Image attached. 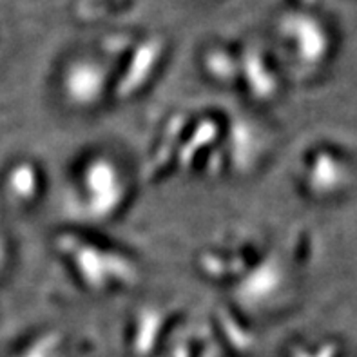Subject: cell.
Segmentation results:
<instances>
[{"label": "cell", "instance_id": "obj_1", "mask_svg": "<svg viewBox=\"0 0 357 357\" xmlns=\"http://www.w3.org/2000/svg\"><path fill=\"white\" fill-rule=\"evenodd\" d=\"M78 205L89 218H111L126 202V178L114 162L93 158L82 171L78 181Z\"/></svg>", "mask_w": 357, "mask_h": 357}, {"label": "cell", "instance_id": "obj_2", "mask_svg": "<svg viewBox=\"0 0 357 357\" xmlns=\"http://www.w3.org/2000/svg\"><path fill=\"white\" fill-rule=\"evenodd\" d=\"M36 189H38V174L31 163H15L6 172L4 192L11 204L27 205L36 198Z\"/></svg>", "mask_w": 357, "mask_h": 357}, {"label": "cell", "instance_id": "obj_3", "mask_svg": "<svg viewBox=\"0 0 357 357\" xmlns=\"http://www.w3.org/2000/svg\"><path fill=\"white\" fill-rule=\"evenodd\" d=\"M54 356V341L40 340V343L31 344L29 349H24V352L18 357H50Z\"/></svg>", "mask_w": 357, "mask_h": 357}, {"label": "cell", "instance_id": "obj_4", "mask_svg": "<svg viewBox=\"0 0 357 357\" xmlns=\"http://www.w3.org/2000/svg\"><path fill=\"white\" fill-rule=\"evenodd\" d=\"M8 243H6V240L0 236V274L4 272L6 268V263H8Z\"/></svg>", "mask_w": 357, "mask_h": 357}]
</instances>
